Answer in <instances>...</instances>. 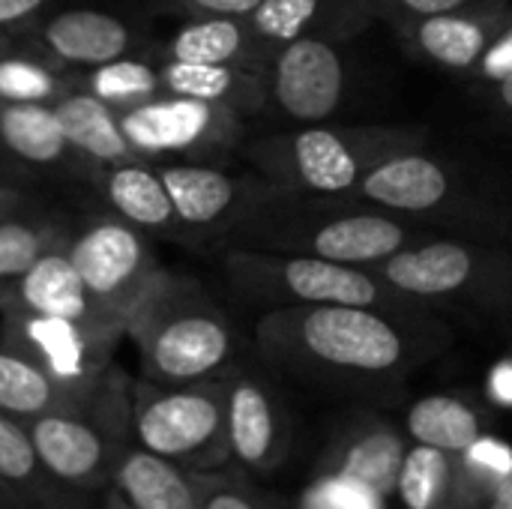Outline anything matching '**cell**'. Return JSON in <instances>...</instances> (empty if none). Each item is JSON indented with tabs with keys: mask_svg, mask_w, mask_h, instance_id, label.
Returning <instances> with one entry per match:
<instances>
[{
	"mask_svg": "<svg viewBox=\"0 0 512 509\" xmlns=\"http://www.w3.org/2000/svg\"><path fill=\"white\" fill-rule=\"evenodd\" d=\"M108 201L138 228L180 225L159 171L144 165H123L108 177Z\"/></svg>",
	"mask_w": 512,
	"mask_h": 509,
	"instance_id": "obj_30",
	"label": "cell"
},
{
	"mask_svg": "<svg viewBox=\"0 0 512 509\" xmlns=\"http://www.w3.org/2000/svg\"><path fill=\"white\" fill-rule=\"evenodd\" d=\"M24 426L57 480L102 495L111 486L120 456L132 447V384L108 366L78 402L48 411Z\"/></svg>",
	"mask_w": 512,
	"mask_h": 509,
	"instance_id": "obj_6",
	"label": "cell"
},
{
	"mask_svg": "<svg viewBox=\"0 0 512 509\" xmlns=\"http://www.w3.org/2000/svg\"><path fill=\"white\" fill-rule=\"evenodd\" d=\"M489 411L492 405L471 393H432L408 405L402 429L411 444L465 453L489 432Z\"/></svg>",
	"mask_w": 512,
	"mask_h": 509,
	"instance_id": "obj_25",
	"label": "cell"
},
{
	"mask_svg": "<svg viewBox=\"0 0 512 509\" xmlns=\"http://www.w3.org/2000/svg\"><path fill=\"white\" fill-rule=\"evenodd\" d=\"M120 129L132 153H213L243 138V114L186 96H156L126 108Z\"/></svg>",
	"mask_w": 512,
	"mask_h": 509,
	"instance_id": "obj_14",
	"label": "cell"
},
{
	"mask_svg": "<svg viewBox=\"0 0 512 509\" xmlns=\"http://www.w3.org/2000/svg\"><path fill=\"white\" fill-rule=\"evenodd\" d=\"M78 399V393L66 390L30 354H24L15 342L0 336V414L18 423H30Z\"/></svg>",
	"mask_w": 512,
	"mask_h": 509,
	"instance_id": "obj_26",
	"label": "cell"
},
{
	"mask_svg": "<svg viewBox=\"0 0 512 509\" xmlns=\"http://www.w3.org/2000/svg\"><path fill=\"white\" fill-rule=\"evenodd\" d=\"M276 45L261 39L249 18H228V15H204L177 30L168 45L171 60L186 63H228L264 72L273 60Z\"/></svg>",
	"mask_w": 512,
	"mask_h": 509,
	"instance_id": "obj_24",
	"label": "cell"
},
{
	"mask_svg": "<svg viewBox=\"0 0 512 509\" xmlns=\"http://www.w3.org/2000/svg\"><path fill=\"white\" fill-rule=\"evenodd\" d=\"M372 12L378 21H384L387 27H396L402 21H414V18H426V15H438L447 9H459L477 0H369Z\"/></svg>",
	"mask_w": 512,
	"mask_h": 509,
	"instance_id": "obj_37",
	"label": "cell"
},
{
	"mask_svg": "<svg viewBox=\"0 0 512 509\" xmlns=\"http://www.w3.org/2000/svg\"><path fill=\"white\" fill-rule=\"evenodd\" d=\"M132 444L195 474L231 468L225 375L198 384H132Z\"/></svg>",
	"mask_w": 512,
	"mask_h": 509,
	"instance_id": "obj_9",
	"label": "cell"
},
{
	"mask_svg": "<svg viewBox=\"0 0 512 509\" xmlns=\"http://www.w3.org/2000/svg\"><path fill=\"white\" fill-rule=\"evenodd\" d=\"M462 459L468 462V468L474 471V477L492 492L507 474H512V444H507L504 438L486 432L480 435L465 453Z\"/></svg>",
	"mask_w": 512,
	"mask_h": 509,
	"instance_id": "obj_36",
	"label": "cell"
},
{
	"mask_svg": "<svg viewBox=\"0 0 512 509\" xmlns=\"http://www.w3.org/2000/svg\"><path fill=\"white\" fill-rule=\"evenodd\" d=\"M384 498L369 486L339 477V474H315L291 501V509H384Z\"/></svg>",
	"mask_w": 512,
	"mask_h": 509,
	"instance_id": "obj_32",
	"label": "cell"
},
{
	"mask_svg": "<svg viewBox=\"0 0 512 509\" xmlns=\"http://www.w3.org/2000/svg\"><path fill=\"white\" fill-rule=\"evenodd\" d=\"M369 0H264L249 24L270 45L294 39H324L348 45L375 24Z\"/></svg>",
	"mask_w": 512,
	"mask_h": 509,
	"instance_id": "obj_20",
	"label": "cell"
},
{
	"mask_svg": "<svg viewBox=\"0 0 512 509\" xmlns=\"http://www.w3.org/2000/svg\"><path fill=\"white\" fill-rule=\"evenodd\" d=\"M474 96L486 105V111L492 117H498L504 126L512 129V75L492 84V87H483V90H474Z\"/></svg>",
	"mask_w": 512,
	"mask_h": 509,
	"instance_id": "obj_40",
	"label": "cell"
},
{
	"mask_svg": "<svg viewBox=\"0 0 512 509\" xmlns=\"http://www.w3.org/2000/svg\"><path fill=\"white\" fill-rule=\"evenodd\" d=\"M512 75V24L492 42V48L483 54V60L477 63V69L471 72V78L465 81L474 90H483V87H492L504 78Z\"/></svg>",
	"mask_w": 512,
	"mask_h": 509,
	"instance_id": "obj_38",
	"label": "cell"
},
{
	"mask_svg": "<svg viewBox=\"0 0 512 509\" xmlns=\"http://www.w3.org/2000/svg\"><path fill=\"white\" fill-rule=\"evenodd\" d=\"M39 318H57L69 321L105 336L120 333L117 324L108 321V315L99 309V303L90 297L81 273L75 270L69 255L60 252H42L36 264L15 279V309Z\"/></svg>",
	"mask_w": 512,
	"mask_h": 509,
	"instance_id": "obj_19",
	"label": "cell"
},
{
	"mask_svg": "<svg viewBox=\"0 0 512 509\" xmlns=\"http://www.w3.org/2000/svg\"><path fill=\"white\" fill-rule=\"evenodd\" d=\"M69 258L90 297L120 330L129 327L165 285L153 270V258L138 231L120 222H99L87 228L72 243Z\"/></svg>",
	"mask_w": 512,
	"mask_h": 509,
	"instance_id": "obj_11",
	"label": "cell"
},
{
	"mask_svg": "<svg viewBox=\"0 0 512 509\" xmlns=\"http://www.w3.org/2000/svg\"><path fill=\"white\" fill-rule=\"evenodd\" d=\"M444 231L414 225L390 210L354 198L279 195L234 228L243 249L312 255L339 264L375 267Z\"/></svg>",
	"mask_w": 512,
	"mask_h": 509,
	"instance_id": "obj_3",
	"label": "cell"
},
{
	"mask_svg": "<svg viewBox=\"0 0 512 509\" xmlns=\"http://www.w3.org/2000/svg\"><path fill=\"white\" fill-rule=\"evenodd\" d=\"M489 495L462 453L423 444L408 447L396 483V498L405 509H486Z\"/></svg>",
	"mask_w": 512,
	"mask_h": 509,
	"instance_id": "obj_21",
	"label": "cell"
},
{
	"mask_svg": "<svg viewBox=\"0 0 512 509\" xmlns=\"http://www.w3.org/2000/svg\"><path fill=\"white\" fill-rule=\"evenodd\" d=\"M486 402L492 408H510L512 411V357L501 360L489 378H486Z\"/></svg>",
	"mask_w": 512,
	"mask_h": 509,
	"instance_id": "obj_41",
	"label": "cell"
},
{
	"mask_svg": "<svg viewBox=\"0 0 512 509\" xmlns=\"http://www.w3.org/2000/svg\"><path fill=\"white\" fill-rule=\"evenodd\" d=\"M225 441L231 468L255 477L276 474L294 447V420L276 384L249 366L225 375Z\"/></svg>",
	"mask_w": 512,
	"mask_h": 509,
	"instance_id": "obj_12",
	"label": "cell"
},
{
	"mask_svg": "<svg viewBox=\"0 0 512 509\" xmlns=\"http://www.w3.org/2000/svg\"><path fill=\"white\" fill-rule=\"evenodd\" d=\"M177 222L186 228L234 231L255 210L285 195L261 174L234 177L210 165H168L159 171Z\"/></svg>",
	"mask_w": 512,
	"mask_h": 509,
	"instance_id": "obj_15",
	"label": "cell"
},
{
	"mask_svg": "<svg viewBox=\"0 0 512 509\" xmlns=\"http://www.w3.org/2000/svg\"><path fill=\"white\" fill-rule=\"evenodd\" d=\"M90 495L57 480L36 453L27 426L0 414V509H99Z\"/></svg>",
	"mask_w": 512,
	"mask_h": 509,
	"instance_id": "obj_18",
	"label": "cell"
},
{
	"mask_svg": "<svg viewBox=\"0 0 512 509\" xmlns=\"http://www.w3.org/2000/svg\"><path fill=\"white\" fill-rule=\"evenodd\" d=\"M138 339L144 378L153 384H198L237 366V333L228 315L195 285L171 282L129 324Z\"/></svg>",
	"mask_w": 512,
	"mask_h": 509,
	"instance_id": "obj_7",
	"label": "cell"
},
{
	"mask_svg": "<svg viewBox=\"0 0 512 509\" xmlns=\"http://www.w3.org/2000/svg\"><path fill=\"white\" fill-rule=\"evenodd\" d=\"M108 489L132 509H201V480L195 471L135 444L120 456Z\"/></svg>",
	"mask_w": 512,
	"mask_h": 509,
	"instance_id": "obj_22",
	"label": "cell"
},
{
	"mask_svg": "<svg viewBox=\"0 0 512 509\" xmlns=\"http://www.w3.org/2000/svg\"><path fill=\"white\" fill-rule=\"evenodd\" d=\"M453 342L438 312H387L366 306H276L255 327L270 369L306 384L393 396Z\"/></svg>",
	"mask_w": 512,
	"mask_h": 509,
	"instance_id": "obj_1",
	"label": "cell"
},
{
	"mask_svg": "<svg viewBox=\"0 0 512 509\" xmlns=\"http://www.w3.org/2000/svg\"><path fill=\"white\" fill-rule=\"evenodd\" d=\"M162 93L168 96H186L213 102L222 108H231L243 117L264 111L267 102V81L264 72L246 69V66H228V63H186L171 60L159 66Z\"/></svg>",
	"mask_w": 512,
	"mask_h": 509,
	"instance_id": "obj_23",
	"label": "cell"
},
{
	"mask_svg": "<svg viewBox=\"0 0 512 509\" xmlns=\"http://www.w3.org/2000/svg\"><path fill=\"white\" fill-rule=\"evenodd\" d=\"M9 201H12V195H9V192H3V189H0V213H3V210H6V207H9Z\"/></svg>",
	"mask_w": 512,
	"mask_h": 509,
	"instance_id": "obj_45",
	"label": "cell"
},
{
	"mask_svg": "<svg viewBox=\"0 0 512 509\" xmlns=\"http://www.w3.org/2000/svg\"><path fill=\"white\" fill-rule=\"evenodd\" d=\"M264 81V111L288 129L333 123L351 90L348 45L324 39L285 42L267 63Z\"/></svg>",
	"mask_w": 512,
	"mask_h": 509,
	"instance_id": "obj_10",
	"label": "cell"
},
{
	"mask_svg": "<svg viewBox=\"0 0 512 509\" xmlns=\"http://www.w3.org/2000/svg\"><path fill=\"white\" fill-rule=\"evenodd\" d=\"M375 270L435 312L512 324V249L504 243L438 234L384 258Z\"/></svg>",
	"mask_w": 512,
	"mask_h": 509,
	"instance_id": "obj_5",
	"label": "cell"
},
{
	"mask_svg": "<svg viewBox=\"0 0 512 509\" xmlns=\"http://www.w3.org/2000/svg\"><path fill=\"white\" fill-rule=\"evenodd\" d=\"M57 93L54 75L21 57L0 60V99L3 102H48Z\"/></svg>",
	"mask_w": 512,
	"mask_h": 509,
	"instance_id": "obj_34",
	"label": "cell"
},
{
	"mask_svg": "<svg viewBox=\"0 0 512 509\" xmlns=\"http://www.w3.org/2000/svg\"><path fill=\"white\" fill-rule=\"evenodd\" d=\"M420 144H426L420 126L315 123L252 141L246 156L261 177L288 195L348 198L375 165Z\"/></svg>",
	"mask_w": 512,
	"mask_h": 509,
	"instance_id": "obj_4",
	"label": "cell"
},
{
	"mask_svg": "<svg viewBox=\"0 0 512 509\" xmlns=\"http://www.w3.org/2000/svg\"><path fill=\"white\" fill-rule=\"evenodd\" d=\"M486 509H512V474H507L489 495Z\"/></svg>",
	"mask_w": 512,
	"mask_h": 509,
	"instance_id": "obj_43",
	"label": "cell"
},
{
	"mask_svg": "<svg viewBox=\"0 0 512 509\" xmlns=\"http://www.w3.org/2000/svg\"><path fill=\"white\" fill-rule=\"evenodd\" d=\"M90 93L108 102L111 108H132L147 99L162 96L159 69H150L138 60H111L96 66L90 78Z\"/></svg>",
	"mask_w": 512,
	"mask_h": 509,
	"instance_id": "obj_31",
	"label": "cell"
},
{
	"mask_svg": "<svg viewBox=\"0 0 512 509\" xmlns=\"http://www.w3.org/2000/svg\"><path fill=\"white\" fill-rule=\"evenodd\" d=\"M237 291L276 306H366L387 312H435L402 294L375 267L339 264L312 255H285L237 246L225 258Z\"/></svg>",
	"mask_w": 512,
	"mask_h": 509,
	"instance_id": "obj_8",
	"label": "cell"
},
{
	"mask_svg": "<svg viewBox=\"0 0 512 509\" xmlns=\"http://www.w3.org/2000/svg\"><path fill=\"white\" fill-rule=\"evenodd\" d=\"M510 24L512 0H477L438 15L402 21L390 30L408 57L468 81L483 54Z\"/></svg>",
	"mask_w": 512,
	"mask_h": 509,
	"instance_id": "obj_13",
	"label": "cell"
},
{
	"mask_svg": "<svg viewBox=\"0 0 512 509\" xmlns=\"http://www.w3.org/2000/svg\"><path fill=\"white\" fill-rule=\"evenodd\" d=\"M45 252V234L24 222H0V279L24 276Z\"/></svg>",
	"mask_w": 512,
	"mask_h": 509,
	"instance_id": "obj_35",
	"label": "cell"
},
{
	"mask_svg": "<svg viewBox=\"0 0 512 509\" xmlns=\"http://www.w3.org/2000/svg\"><path fill=\"white\" fill-rule=\"evenodd\" d=\"M48 48L78 66H102L120 60L129 48V30L120 18L96 9H69L48 21Z\"/></svg>",
	"mask_w": 512,
	"mask_h": 509,
	"instance_id": "obj_27",
	"label": "cell"
},
{
	"mask_svg": "<svg viewBox=\"0 0 512 509\" xmlns=\"http://www.w3.org/2000/svg\"><path fill=\"white\" fill-rule=\"evenodd\" d=\"M0 141L21 159L45 165L63 156L66 135L57 111L48 102H3Z\"/></svg>",
	"mask_w": 512,
	"mask_h": 509,
	"instance_id": "obj_29",
	"label": "cell"
},
{
	"mask_svg": "<svg viewBox=\"0 0 512 509\" xmlns=\"http://www.w3.org/2000/svg\"><path fill=\"white\" fill-rule=\"evenodd\" d=\"M42 3H45V0H0V27L27 18V15L36 12Z\"/></svg>",
	"mask_w": 512,
	"mask_h": 509,
	"instance_id": "obj_42",
	"label": "cell"
},
{
	"mask_svg": "<svg viewBox=\"0 0 512 509\" xmlns=\"http://www.w3.org/2000/svg\"><path fill=\"white\" fill-rule=\"evenodd\" d=\"M348 198L375 204L432 231L492 243L512 240L510 198L489 186L483 174L435 153L429 144L387 156Z\"/></svg>",
	"mask_w": 512,
	"mask_h": 509,
	"instance_id": "obj_2",
	"label": "cell"
},
{
	"mask_svg": "<svg viewBox=\"0 0 512 509\" xmlns=\"http://www.w3.org/2000/svg\"><path fill=\"white\" fill-rule=\"evenodd\" d=\"M54 111L60 117L66 144L78 147L81 153L102 159V162H117L132 153L114 108L102 102L99 96L72 93V96H63L54 105Z\"/></svg>",
	"mask_w": 512,
	"mask_h": 509,
	"instance_id": "obj_28",
	"label": "cell"
},
{
	"mask_svg": "<svg viewBox=\"0 0 512 509\" xmlns=\"http://www.w3.org/2000/svg\"><path fill=\"white\" fill-rule=\"evenodd\" d=\"M99 509H132L117 492H111V489H105L102 492V504H99Z\"/></svg>",
	"mask_w": 512,
	"mask_h": 509,
	"instance_id": "obj_44",
	"label": "cell"
},
{
	"mask_svg": "<svg viewBox=\"0 0 512 509\" xmlns=\"http://www.w3.org/2000/svg\"><path fill=\"white\" fill-rule=\"evenodd\" d=\"M411 441L405 429L375 411H354L342 417L321 453L318 471L357 480L384 501L396 498L399 471Z\"/></svg>",
	"mask_w": 512,
	"mask_h": 509,
	"instance_id": "obj_16",
	"label": "cell"
},
{
	"mask_svg": "<svg viewBox=\"0 0 512 509\" xmlns=\"http://www.w3.org/2000/svg\"><path fill=\"white\" fill-rule=\"evenodd\" d=\"M195 18L204 15H228V18H249L264 0H180Z\"/></svg>",
	"mask_w": 512,
	"mask_h": 509,
	"instance_id": "obj_39",
	"label": "cell"
},
{
	"mask_svg": "<svg viewBox=\"0 0 512 509\" xmlns=\"http://www.w3.org/2000/svg\"><path fill=\"white\" fill-rule=\"evenodd\" d=\"M201 509H279L276 501L255 486V480L237 468L198 474Z\"/></svg>",
	"mask_w": 512,
	"mask_h": 509,
	"instance_id": "obj_33",
	"label": "cell"
},
{
	"mask_svg": "<svg viewBox=\"0 0 512 509\" xmlns=\"http://www.w3.org/2000/svg\"><path fill=\"white\" fill-rule=\"evenodd\" d=\"M3 336L48 369L66 390L84 396L111 366L114 336L27 312H9Z\"/></svg>",
	"mask_w": 512,
	"mask_h": 509,
	"instance_id": "obj_17",
	"label": "cell"
}]
</instances>
